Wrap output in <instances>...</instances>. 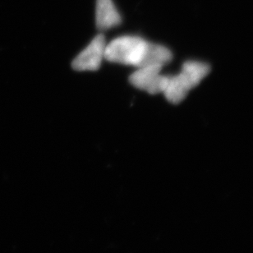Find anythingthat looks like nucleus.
<instances>
[{"instance_id": "nucleus-4", "label": "nucleus", "mask_w": 253, "mask_h": 253, "mask_svg": "<svg viewBox=\"0 0 253 253\" xmlns=\"http://www.w3.org/2000/svg\"><path fill=\"white\" fill-rule=\"evenodd\" d=\"M106 44L105 36L97 35L90 44L73 59L72 63L73 69L79 72L98 70L103 59H105Z\"/></svg>"}, {"instance_id": "nucleus-3", "label": "nucleus", "mask_w": 253, "mask_h": 253, "mask_svg": "<svg viewBox=\"0 0 253 253\" xmlns=\"http://www.w3.org/2000/svg\"><path fill=\"white\" fill-rule=\"evenodd\" d=\"M162 68L157 65L138 68L130 76L129 82L134 87L145 90L151 95L163 93L168 84L169 77L161 75Z\"/></svg>"}, {"instance_id": "nucleus-1", "label": "nucleus", "mask_w": 253, "mask_h": 253, "mask_svg": "<svg viewBox=\"0 0 253 253\" xmlns=\"http://www.w3.org/2000/svg\"><path fill=\"white\" fill-rule=\"evenodd\" d=\"M151 42L139 37H118L106 44L105 59L111 63L143 67Z\"/></svg>"}, {"instance_id": "nucleus-2", "label": "nucleus", "mask_w": 253, "mask_h": 253, "mask_svg": "<svg viewBox=\"0 0 253 253\" xmlns=\"http://www.w3.org/2000/svg\"><path fill=\"white\" fill-rule=\"evenodd\" d=\"M210 66L198 61L183 63L178 75L169 77L168 84L164 94L172 104H178L185 99L190 90L197 86L201 81L210 73Z\"/></svg>"}, {"instance_id": "nucleus-5", "label": "nucleus", "mask_w": 253, "mask_h": 253, "mask_svg": "<svg viewBox=\"0 0 253 253\" xmlns=\"http://www.w3.org/2000/svg\"><path fill=\"white\" fill-rule=\"evenodd\" d=\"M122 17L112 0H96L95 24L100 31H106L117 27Z\"/></svg>"}]
</instances>
